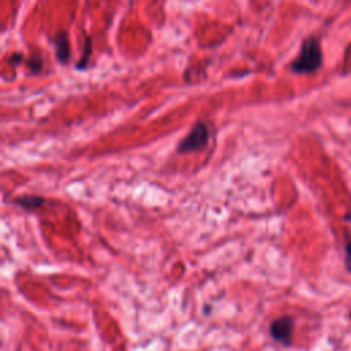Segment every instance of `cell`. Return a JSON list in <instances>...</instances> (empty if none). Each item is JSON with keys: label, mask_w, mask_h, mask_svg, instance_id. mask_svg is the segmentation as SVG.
Masks as SVG:
<instances>
[{"label": "cell", "mask_w": 351, "mask_h": 351, "mask_svg": "<svg viewBox=\"0 0 351 351\" xmlns=\"http://www.w3.org/2000/svg\"><path fill=\"white\" fill-rule=\"evenodd\" d=\"M324 62L319 40L314 36L307 37L300 48L299 55L291 62L289 69L295 74H311L321 69Z\"/></svg>", "instance_id": "1"}, {"label": "cell", "mask_w": 351, "mask_h": 351, "mask_svg": "<svg viewBox=\"0 0 351 351\" xmlns=\"http://www.w3.org/2000/svg\"><path fill=\"white\" fill-rule=\"evenodd\" d=\"M208 138H210V132H208V128H207L206 122L197 121L192 126L189 133L180 141V144L177 147V151L180 154H188V152L202 149L207 145Z\"/></svg>", "instance_id": "2"}, {"label": "cell", "mask_w": 351, "mask_h": 351, "mask_svg": "<svg viewBox=\"0 0 351 351\" xmlns=\"http://www.w3.org/2000/svg\"><path fill=\"white\" fill-rule=\"evenodd\" d=\"M293 328H295V322L291 317H280L277 319H274L270 324V335L271 337L282 344H289L291 343V337L293 333Z\"/></svg>", "instance_id": "3"}, {"label": "cell", "mask_w": 351, "mask_h": 351, "mask_svg": "<svg viewBox=\"0 0 351 351\" xmlns=\"http://www.w3.org/2000/svg\"><path fill=\"white\" fill-rule=\"evenodd\" d=\"M53 48H55V56L59 63L66 64L70 60L71 48H70V40L67 32H59L53 37Z\"/></svg>", "instance_id": "4"}, {"label": "cell", "mask_w": 351, "mask_h": 351, "mask_svg": "<svg viewBox=\"0 0 351 351\" xmlns=\"http://www.w3.org/2000/svg\"><path fill=\"white\" fill-rule=\"evenodd\" d=\"M12 203L25 208V210H27V211H33V210H37V208L43 207L45 200H44V197L37 196V195H25V196L15 197L12 200Z\"/></svg>", "instance_id": "5"}, {"label": "cell", "mask_w": 351, "mask_h": 351, "mask_svg": "<svg viewBox=\"0 0 351 351\" xmlns=\"http://www.w3.org/2000/svg\"><path fill=\"white\" fill-rule=\"evenodd\" d=\"M90 52H92V41H90V37L86 36L85 38V45H84V53H82V58L78 60L77 63V69L78 70H82L88 66V60H89V56H90Z\"/></svg>", "instance_id": "6"}, {"label": "cell", "mask_w": 351, "mask_h": 351, "mask_svg": "<svg viewBox=\"0 0 351 351\" xmlns=\"http://www.w3.org/2000/svg\"><path fill=\"white\" fill-rule=\"evenodd\" d=\"M26 64H27V67L30 69V71H32L33 74L40 73L41 69H43V60H41L38 56H36V55H33L32 58H29L27 62H26Z\"/></svg>", "instance_id": "7"}, {"label": "cell", "mask_w": 351, "mask_h": 351, "mask_svg": "<svg viewBox=\"0 0 351 351\" xmlns=\"http://www.w3.org/2000/svg\"><path fill=\"white\" fill-rule=\"evenodd\" d=\"M346 266L351 271V240L346 244Z\"/></svg>", "instance_id": "8"}, {"label": "cell", "mask_w": 351, "mask_h": 351, "mask_svg": "<svg viewBox=\"0 0 351 351\" xmlns=\"http://www.w3.org/2000/svg\"><path fill=\"white\" fill-rule=\"evenodd\" d=\"M22 59H23V58H22V55H21V53H14V55L11 56V63H12L14 66H16L18 63H21V62H22Z\"/></svg>", "instance_id": "9"}]
</instances>
